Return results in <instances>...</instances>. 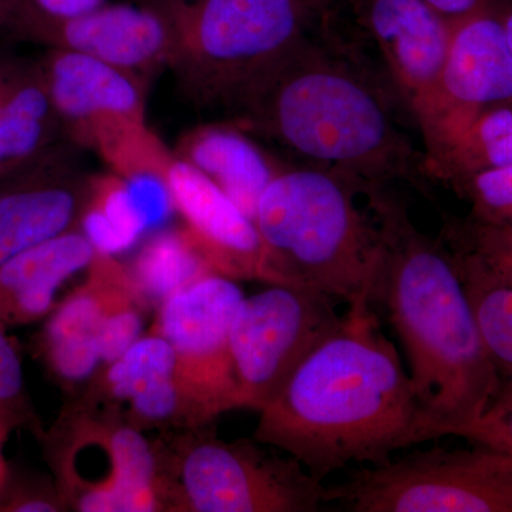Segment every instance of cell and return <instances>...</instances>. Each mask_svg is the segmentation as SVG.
<instances>
[{"label": "cell", "mask_w": 512, "mask_h": 512, "mask_svg": "<svg viewBox=\"0 0 512 512\" xmlns=\"http://www.w3.org/2000/svg\"><path fill=\"white\" fill-rule=\"evenodd\" d=\"M501 9L503 6L495 2L451 20L436 93L419 123L423 143L476 111L512 100V55Z\"/></svg>", "instance_id": "11"}, {"label": "cell", "mask_w": 512, "mask_h": 512, "mask_svg": "<svg viewBox=\"0 0 512 512\" xmlns=\"http://www.w3.org/2000/svg\"><path fill=\"white\" fill-rule=\"evenodd\" d=\"M353 512H512V458L473 450L412 451L326 488V504Z\"/></svg>", "instance_id": "7"}, {"label": "cell", "mask_w": 512, "mask_h": 512, "mask_svg": "<svg viewBox=\"0 0 512 512\" xmlns=\"http://www.w3.org/2000/svg\"><path fill=\"white\" fill-rule=\"evenodd\" d=\"M22 429L39 440L45 434L26 387L18 346L0 323V434L9 439L13 431Z\"/></svg>", "instance_id": "25"}, {"label": "cell", "mask_w": 512, "mask_h": 512, "mask_svg": "<svg viewBox=\"0 0 512 512\" xmlns=\"http://www.w3.org/2000/svg\"><path fill=\"white\" fill-rule=\"evenodd\" d=\"M164 174L158 171H138L121 177L128 198L136 208L138 217L146 225L148 235L164 228L175 212L173 197Z\"/></svg>", "instance_id": "29"}, {"label": "cell", "mask_w": 512, "mask_h": 512, "mask_svg": "<svg viewBox=\"0 0 512 512\" xmlns=\"http://www.w3.org/2000/svg\"><path fill=\"white\" fill-rule=\"evenodd\" d=\"M501 19L505 30V37H507L508 47L512 55V5L503 6L501 9Z\"/></svg>", "instance_id": "34"}, {"label": "cell", "mask_w": 512, "mask_h": 512, "mask_svg": "<svg viewBox=\"0 0 512 512\" xmlns=\"http://www.w3.org/2000/svg\"><path fill=\"white\" fill-rule=\"evenodd\" d=\"M174 156L210 177L252 221L266 187L284 168L235 123L205 124L191 130L181 138Z\"/></svg>", "instance_id": "19"}, {"label": "cell", "mask_w": 512, "mask_h": 512, "mask_svg": "<svg viewBox=\"0 0 512 512\" xmlns=\"http://www.w3.org/2000/svg\"><path fill=\"white\" fill-rule=\"evenodd\" d=\"M424 173L453 184L512 165V100L493 104L424 141Z\"/></svg>", "instance_id": "21"}, {"label": "cell", "mask_w": 512, "mask_h": 512, "mask_svg": "<svg viewBox=\"0 0 512 512\" xmlns=\"http://www.w3.org/2000/svg\"><path fill=\"white\" fill-rule=\"evenodd\" d=\"M421 2L426 3L434 12L451 22L487 8L498 0H421Z\"/></svg>", "instance_id": "32"}, {"label": "cell", "mask_w": 512, "mask_h": 512, "mask_svg": "<svg viewBox=\"0 0 512 512\" xmlns=\"http://www.w3.org/2000/svg\"><path fill=\"white\" fill-rule=\"evenodd\" d=\"M244 298L235 279L210 274L168 296L156 309L150 330L174 350L188 429L210 426L222 413L238 409L231 329Z\"/></svg>", "instance_id": "9"}, {"label": "cell", "mask_w": 512, "mask_h": 512, "mask_svg": "<svg viewBox=\"0 0 512 512\" xmlns=\"http://www.w3.org/2000/svg\"><path fill=\"white\" fill-rule=\"evenodd\" d=\"M6 441H8V439L0 434V483H2L3 478H5L9 470L8 461L3 457V446H5Z\"/></svg>", "instance_id": "36"}, {"label": "cell", "mask_w": 512, "mask_h": 512, "mask_svg": "<svg viewBox=\"0 0 512 512\" xmlns=\"http://www.w3.org/2000/svg\"><path fill=\"white\" fill-rule=\"evenodd\" d=\"M90 175L62 147L0 181V265L13 256L79 228Z\"/></svg>", "instance_id": "14"}, {"label": "cell", "mask_w": 512, "mask_h": 512, "mask_svg": "<svg viewBox=\"0 0 512 512\" xmlns=\"http://www.w3.org/2000/svg\"><path fill=\"white\" fill-rule=\"evenodd\" d=\"M473 443L504 451L512 458V396L500 393L485 417Z\"/></svg>", "instance_id": "31"}, {"label": "cell", "mask_w": 512, "mask_h": 512, "mask_svg": "<svg viewBox=\"0 0 512 512\" xmlns=\"http://www.w3.org/2000/svg\"><path fill=\"white\" fill-rule=\"evenodd\" d=\"M3 177H5V175L2 174V171H0V181L3 180Z\"/></svg>", "instance_id": "37"}, {"label": "cell", "mask_w": 512, "mask_h": 512, "mask_svg": "<svg viewBox=\"0 0 512 512\" xmlns=\"http://www.w3.org/2000/svg\"><path fill=\"white\" fill-rule=\"evenodd\" d=\"M387 76L417 124L426 117L446 59L451 25L421 0H356Z\"/></svg>", "instance_id": "13"}, {"label": "cell", "mask_w": 512, "mask_h": 512, "mask_svg": "<svg viewBox=\"0 0 512 512\" xmlns=\"http://www.w3.org/2000/svg\"><path fill=\"white\" fill-rule=\"evenodd\" d=\"M208 427L154 441L161 512H315L326 487L292 456L258 441H224Z\"/></svg>", "instance_id": "6"}, {"label": "cell", "mask_w": 512, "mask_h": 512, "mask_svg": "<svg viewBox=\"0 0 512 512\" xmlns=\"http://www.w3.org/2000/svg\"><path fill=\"white\" fill-rule=\"evenodd\" d=\"M302 2L315 13L316 18H328L332 0H302Z\"/></svg>", "instance_id": "33"}, {"label": "cell", "mask_w": 512, "mask_h": 512, "mask_svg": "<svg viewBox=\"0 0 512 512\" xmlns=\"http://www.w3.org/2000/svg\"><path fill=\"white\" fill-rule=\"evenodd\" d=\"M96 255L77 228L0 265V323L9 329L45 319L55 309L57 292L89 268Z\"/></svg>", "instance_id": "18"}, {"label": "cell", "mask_w": 512, "mask_h": 512, "mask_svg": "<svg viewBox=\"0 0 512 512\" xmlns=\"http://www.w3.org/2000/svg\"><path fill=\"white\" fill-rule=\"evenodd\" d=\"M127 271L143 301L154 311L168 296L202 276L215 274L184 225L151 232Z\"/></svg>", "instance_id": "22"}, {"label": "cell", "mask_w": 512, "mask_h": 512, "mask_svg": "<svg viewBox=\"0 0 512 512\" xmlns=\"http://www.w3.org/2000/svg\"><path fill=\"white\" fill-rule=\"evenodd\" d=\"M15 0H0V26L8 23L10 12H12Z\"/></svg>", "instance_id": "35"}, {"label": "cell", "mask_w": 512, "mask_h": 512, "mask_svg": "<svg viewBox=\"0 0 512 512\" xmlns=\"http://www.w3.org/2000/svg\"><path fill=\"white\" fill-rule=\"evenodd\" d=\"M170 69L202 109L238 113L269 73L308 37L302 0H174Z\"/></svg>", "instance_id": "5"}, {"label": "cell", "mask_w": 512, "mask_h": 512, "mask_svg": "<svg viewBox=\"0 0 512 512\" xmlns=\"http://www.w3.org/2000/svg\"><path fill=\"white\" fill-rule=\"evenodd\" d=\"M69 511L55 478L37 476L10 467L0 483V512Z\"/></svg>", "instance_id": "28"}, {"label": "cell", "mask_w": 512, "mask_h": 512, "mask_svg": "<svg viewBox=\"0 0 512 512\" xmlns=\"http://www.w3.org/2000/svg\"><path fill=\"white\" fill-rule=\"evenodd\" d=\"M471 204V218L512 227V165L491 168L451 184Z\"/></svg>", "instance_id": "27"}, {"label": "cell", "mask_w": 512, "mask_h": 512, "mask_svg": "<svg viewBox=\"0 0 512 512\" xmlns=\"http://www.w3.org/2000/svg\"><path fill=\"white\" fill-rule=\"evenodd\" d=\"M165 181L192 241L215 274L262 282V239L258 228L210 177L177 156Z\"/></svg>", "instance_id": "15"}, {"label": "cell", "mask_w": 512, "mask_h": 512, "mask_svg": "<svg viewBox=\"0 0 512 512\" xmlns=\"http://www.w3.org/2000/svg\"><path fill=\"white\" fill-rule=\"evenodd\" d=\"M363 184L328 168H282L262 194L255 225L262 282L316 289L349 306L373 305L382 242Z\"/></svg>", "instance_id": "4"}, {"label": "cell", "mask_w": 512, "mask_h": 512, "mask_svg": "<svg viewBox=\"0 0 512 512\" xmlns=\"http://www.w3.org/2000/svg\"><path fill=\"white\" fill-rule=\"evenodd\" d=\"M92 382L82 399L113 409L137 429L161 433L188 429L174 350L156 332L144 333L120 359L100 369Z\"/></svg>", "instance_id": "16"}, {"label": "cell", "mask_w": 512, "mask_h": 512, "mask_svg": "<svg viewBox=\"0 0 512 512\" xmlns=\"http://www.w3.org/2000/svg\"><path fill=\"white\" fill-rule=\"evenodd\" d=\"M64 133L39 64L0 70V171L9 175L59 147Z\"/></svg>", "instance_id": "20"}, {"label": "cell", "mask_w": 512, "mask_h": 512, "mask_svg": "<svg viewBox=\"0 0 512 512\" xmlns=\"http://www.w3.org/2000/svg\"><path fill=\"white\" fill-rule=\"evenodd\" d=\"M448 248L456 259L485 348L500 376L501 392L512 394V286L497 278L476 255Z\"/></svg>", "instance_id": "23"}, {"label": "cell", "mask_w": 512, "mask_h": 512, "mask_svg": "<svg viewBox=\"0 0 512 512\" xmlns=\"http://www.w3.org/2000/svg\"><path fill=\"white\" fill-rule=\"evenodd\" d=\"M106 313L103 278L96 258L87 278L46 316L36 335V356L64 392L92 382L101 367L100 332Z\"/></svg>", "instance_id": "17"}, {"label": "cell", "mask_w": 512, "mask_h": 512, "mask_svg": "<svg viewBox=\"0 0 512 512\" xmlns=\"http://www.w3.org/2000/svg\"><path fill=\"white\" fill-rule=\"evenodd\" d=\"M109 0H15L6 25L26 37L36 30L79 18L106 5Z\"/></svg>", "instance_id": "30"}, {"label": "cell", "mask_w": 512, "mask_h": 512, "mask_svg": "<svg viewBox=\"0 0 512 512\" xmlns=\"http://www.w3.org/2000/svg\"><path fill=\"white\" fill-rule=\"evenodd\" d=\"M174 0H134L36 30L29 39L72 50L146 80L170 67L175 49Z\"/></svg>", "instance_id": "12"}, {"label": "cell", "mask_w": 512, "mask_h": 512, "mask_svg": "<svg viewBox=\"0 0 512 512\" xmlns=\"http://www.w3.org/2000/svg\"><path fill=\"white\" fill-rule=\"evenodd\" d=\"M382 242L373 305H382L406 353L424 409L444 436L470 441L501 392L473 306L446 242L414 225L387 185H363Z\"/></svg>", "instance_id": "2"}, {"label": "cell", "mask_w": 512, "mask_h": 512, "mask_svg": "<svg viewBox=\"0 0 512 512\" xmlns=\"http://www.w3.org/2000/svg\"><path fill=\"white\" fill-rule=\"evenodd\" d=\"M39 66L64 133L97 151L111 171L127 167L156 143L146 123V80L57 47Z\"/></svg>", "instance_id": "10"}, {"label": "cell", "mask_w": 512, "mask_h": 512, "mask_svg": "<svg viewBox=\"0 0 512 512\" xmlns=\"http://www.w3.org/2000/svg\"><path fill=\"white\" fill-rule=\"evenodd\" d=\"M444 242L448 247L476 255L497 278L512 286V227L485 224L473 218L448 222Z\"/></svg>", "instance_id": "26"}, {"label": "cell", "mask_w": 512, "mask_h": 512, "mask_svg": "<svg viewBox=\"0 0 512 512\" xmlns=\"http://www.w3.org/2000/svg\"><path fill=\"white\" fill-rule=\"evenodd\" d=\"M234 123L274 138L311 165L362 184L419 185L424 156L396 127L382 97L342 59L309 39L266 76Z\"/></svg>", "instance_id": "3"}, {"label": "cell", "mask_w": 512, "mask_h": 512, "mask_svg": "<svg viewBox=\"0 0 512 512\" xmlns=\"http://www.w3.org/2000/svg\"><path fill=\"white\" fill-rule=\"evenodd\" d=\"M342 322L332 296L303 286L242 299L231 329L238 409H265Z\"/></svg>", "instance_id": "8"}, {"label": "cell", "mask_w": 512, "mask_h": 512, "mask_svg": "<svg viewBox=\"0 0 512 512\" xmlns=\"http://www.w3.org/2000/svg\"><path fill=\"white\" fill-rule=\"evenodd\" d=\"M97 254L116 256L136 247L148 231L128 198L120 175H96L79 224Z\"/></svg>", "instance_id": "24"}, {"label": "cell", "mask_w": 512, "mask_h": 512, "mask_svg": "<svg viewBox=\"0 0 512 512\" xmlns=\"http://www.w3.org/2000/svg\"><path fill=\"white\" fill-rule=\"evenodd\" d=\"M259 413L252 439L296 458L320 481L443 437L373 305L349 306L340 328Z\"/></svg>", "instance_id": "1"}]
</instances>
